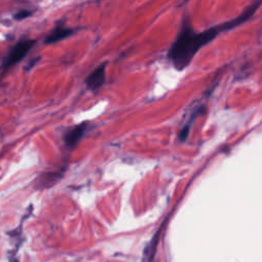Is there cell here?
<instances>
[{"mask_svg":"<svg viewBox=\"0 0 262 262\" xmlns=\"http://www.w3.org/2000/svg\"><path fill=\"white\" fill-rule=\"evenodd\" d=\"M220 31L222 29L219 26L202 33H195L189 23L184 22L181 32L169 49L168 58L177 70H184L189 65L197 51L210 42Z\"/></svg>","mask_w":262,"mask_h":262,"instance_id":"1","label":"cell"},{"mask_svg":"<svg viewBox=\"0 0 262 262\" xmlns=\"http://www.w3.org/2000/svg\"><path fill=\"white\" fill-rule=\"evenodd\" d=\"M35 42L36 41L32 39H22L16 45H13L2 62L3 70H7V69L20 63L28 54Z\"/></svg>","mask_w":262,"mask_h":262,"instance_id":"2","label":"cell"},{"mask_svg":"<svg viewBox=\"0 0 262 262\" xmlns=\"http://www.w3.org/2000/svg\"><path fill=\"white\" fill-rule=\"evenodd\" d=\"M105 71H106V65L103 64L88 75V77L85 80V83L90 90L95 91L104 85L106 81Z\"/></svg>","mask_w":262,"mask_h":262,"instance_id":"3","label":"cell"},{"mask_svg":"<svg viewBox=\"0 0 262 262\" xmlns=\"http://www.w3.org/2000/svg\"><path fill=\"white\" fill-rule=\"evenodd\" d=\"M87 123H81L72 129L69 130L65 135V143L69 148H74L82 139V136L87 130Z\"/></svg>","mask_w":262,"mask_h":262,"instance_id":"4","label":"cell"},{"mask_svg":"<svg viewBox=\"0 0 262 262\" xmlns=\"http://www.w3.org/2000/svg\"><path fill=\"white\" fill-rule=\"evenodd\" d=\"M74 33L73 29H69V28H65V27L62 26H58L56 29H54L44 40V42L46 44H51L54 42H58V41H61L67 37H69L70 35H72Z\"/></svg>","mask_w":262,"mask_h":262,"instance_id":"5","label":"cell"},{"mask_svg":"<svg viewBox=\"0 0 262 262\" xmlns=\"http://www.w3.org/2000/svg\"><path fill=\"white\" fill-rule=\"evenodd\" d=\"M32 15V11L31 10H28V9H22L20 11H18L16 15H15V19L17 20H23V19H26L28 18Z\"/></svg>","mask_w":262,"mask_h":262,"instance_id":"6","label":"cell"},{"mask_svg":"<svg viewBox=\"0 0 262 262\" xmlns=\"http://www.w3.org/2000/svg\"><path fill=\"white\" fill-rule=\"evenodd\" d=\"M40 60V58L39 57H37V58H35L34 60H31L30 62H29V64L28 65H27V67H26V70H29V69H31L32 67H34V65L38 62Z\"/></svg>","mask_w":262,"mask_h":262,"instance_id":"7","label":"cell"}]
</instances>
